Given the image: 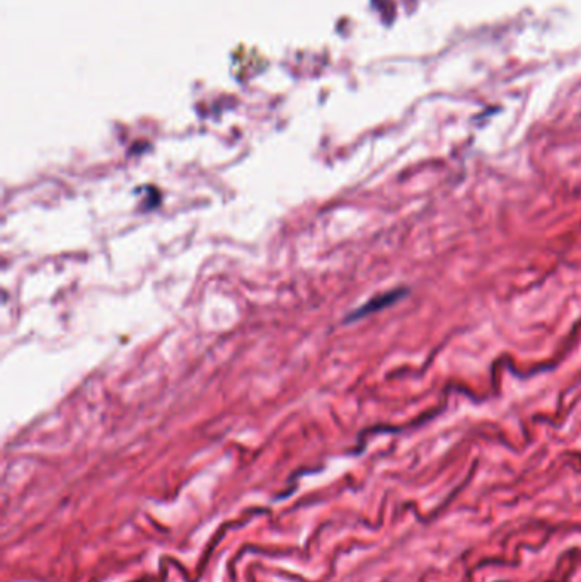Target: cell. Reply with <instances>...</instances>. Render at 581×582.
Returning <instances> with one entry per match:
<instances>
[{
    "mask_svg": "<svg viewBox=\"0 0 581 582\" xmlns=\"http://www.w3.org/2000/svg\"><path fill=\"white\" fill-rule=\"evenodd\" d=\"M401 295H402L401 290H397L396 293H389V295L379 296V298H377V300L368 301V303L365 305L363 308H360L353 317H362V315H365V313H370V312H373V310H379V308H382V307H385V305H389V303H392V301H396L397 298H399Z\"/></svg>",
    "mask_w": 581,
    "mask_h": 582,
    "instance_id": "6da1fadb",
    "label": "cell"
}]
</instances>
